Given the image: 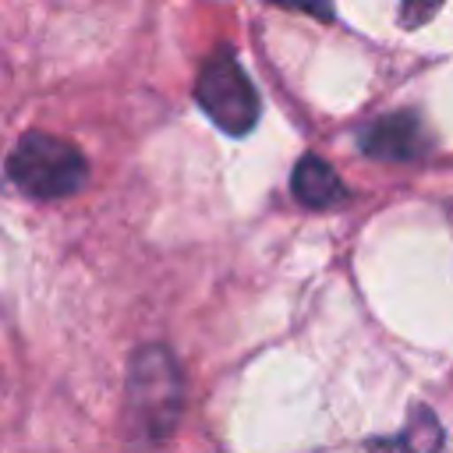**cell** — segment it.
<instances>
[{
  "instance_id": "7a4b0ae2",
  "label": "cell",
  "mask_w": 453,
  "mask_h": 453,
  "mask_svg": "<svg viewBox=\"0 0 453 453\" xmlns=\"http://www.w3.org/2000/svg\"><path fill=\"white\" fill-rule=\"evenodd\" d=\"M7 173L32 198H64L85 184L88 166H85V156L67 138L28 131L11 149Z\"/></svg>"
},
{
  "instance_id": "6da1fadb",
  "label": "cell",
  "mask_w": 453,
  "mask_h": 453,
  "mask_svg": "<svg viewBox=\"0 0 453 453\" xmlns=\"http://www.w3.org/2000/svg\"><path fill=\"white\" fill-rule=\"evenodd\" d=\"M184 382L173 354L159 343L142 347L127 368V418L134 435L145 442H163L180 418Z\"/></svg>"
},
{
  "instance_id": "277c9868",
  "label": "cell",
  "mask_w": 453,
  "mask_h": 453,
  "mask_svg": "<svg viewBox=\"0 0 453 453\" xmlns=\"http://www.w3.org/2000/svg\"><path fill=\"white\" fill-rule=\"evenodd\" d=\"M428 149V134L421 127V120L411 110H396L386 113L379 120H372L361 131V152L372 159H386V163H407L425 156Z\"/></svg>"
},
{
  "instance_id": "52a82bcc",
  "label": "cell",
  "mask_w": 453,
  "mask_h": 453,
  "mask_svg": "<svg viewBox=\"0 0 453 453\" xmlns=\"http://www.w3.org/2000/svg\"><path fill=\"white\" fill-rule=\"evenodd\" d=\"M442 0H400V25L403 28H421L425 21L435 18Z\"/></svg>"
},
{
  "instance_id": "8992f818",
  "label": "cell",
  "mask_w": 453,
  "mask_h": 453,
  "mask_svg": "<svg viewBox=\"0 0 453 453\" xmlns=\"http://www.w3.org/2000/svg\"><path fill=\"white\" fill-rule=\"evenodd\" d=\"M368 453H442V425L428 407H414L396 435L375 439Z\"/></svg>"
},
{
  "instance_id": "ba28073f",
  "label": "cell",
  "mask_w": 453,
  "mask_h": 453,
  "mask_svg": "<svg viewBox=\"0 0 453 453\" xmlns=\"http://www.w3.org/2000/svg\"><path fill=\"white\" fill-rule=\"evenodd\" d=\"M269 4H280V7H290V11L315 14L319 21H333V0H269Z\"/></svg>"
},
{
  "instance_id": "5b68a950",
  "label": "cell",
  "mask_w": 453,
  "mask_h": 453,
  "mask_svg": "<svg viewBox=\"0 0 453 453\" xmlns=\"http://www.w3.org/2000/svg\"><path fill=\"white\" fill-rule=\"evenodd\" d=\"M290 188H294V198L301 205H308V209H329V205H340L347 198L343 180L319 156H301L297 159L294 177H290Z\"/></svg>"
},
{
  "instance_id": "3957f363",
  "label": "cell",
  "mask_w": 453,
  "mask_h": 453,
  "mask_svg": "<svg viewBox=\"0 0 453 453\" xmlns=\"http://www.w3.org/2000/svg\"><path fill=\"white\" fill-rule=\"evenodd\" d=\"M195 99L226 134H248L258 120V92L230 50H216L195 78Z\"/></svg>"
}]
</instances>
